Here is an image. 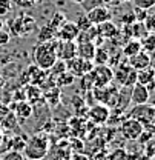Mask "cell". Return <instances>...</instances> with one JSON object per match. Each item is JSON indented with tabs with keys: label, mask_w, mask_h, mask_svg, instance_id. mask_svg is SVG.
<instances>
[{
	"label": "cell",
	"mask_w": 155,
	"mask_h": 160,
	"mask_svg": "<svg viewBox=\"0 0 155 160\" xmlns=\"http://www.w3.org/2000/svg\"><path fill=\"white\" fill-rule=\"evenodd\" d=\"M3 83H5V79H3V77H2V74H0V88L3 86Z\"/></svg>",
	"instance_id": "30"
},
{
	"label": "cell",
	"mask_w": 155,
	"mask_h": 160,
	"mask_svg": "<svg viewBox=\"0 0 155 160\" xmlns=\"http://www.w3.org/2000/svg\"><path fill=\"white\" fill-rule=\"evenodd\" d=\"M78 26L75 25V22H63L60 26L57 28V39L61 42H75V39L78 37Z\"/></svg>",
	"instance_id": "8"
},
{
	"label": "cell",
	"mask_w": 155,
	"mask_h": 160,
	"mask_svg": "<svg viewBox=\"0 0 155 160\" xmlns=\"http://www.w3.org/2000/svg\"><path fill=\"white\" fill-rule=\"evenodd\" d=\"M31 114H32V108H31V105L29 103H26V102H22L17 105V111H16V116L19 117L22 122H25V120H28L31 117Z\"/></svg>",
	"instance_id": "19"
},
{
	"label": "cell",
	"mask_w": 155,
	"mask_h": 160,
	"mask_svg": "<svg viewBox=\"0 0 155 160\" xmlns=\"http://www.w3.org/2000/svg\"><path fill=\"white\" fill-rule=\"evenodd\" d=\"M57 56L63 62H69L74 57H77V43L75 42H61L58 40L57 45Z\"/></svg>",
	"instance_id": "10"
},
{
	"label": "cell",
	"mask_w": 155,
	"mask_h": 160,
	"mask_svg": "<svg viewBox=\"0 0 155 160\" xmlns=\"http://www.w3.org/2000/svg\"><path fill=\"white\" fill-rule=\"evenodd\" d=\"M86 17H88L89 23L92 26H98V25H101L104 22H109V20L112 19V12H111L109 8H106L103 5H97V6L88 9Z\"/></svg>",
	"instance_id": "6"
},
{
	"label": "cell",
	"mask_w": 155,
	"mask_h": 160,
	"mask_svg": "<svg viewBox=\"0 0 155 160\" xmlns=\"http://www.w3.org/2000/svg\"><path fill=\"white\" fill-rule=\"evenodd\" d=\"M56 34H57V28H52V23H49L43 26L39 32V42H49L56 37Z\"/></svg>",
	"instance_id": "18"
},
{
	"label": "cell",
	"mask_w": 155,
	"mask_h": 160,
	"mask_svg": "<svg viewBox=\"0 0 155 160\" xmlns=\"http://www.w3.org/2000/svg\"><path fill=\"white\" fill-rule=\"evenodd\" d=\"M75 25L78 26V29L80 31H86V29H89L92 25L89 23V20L86 17V14H81L80 17H77V22H75Z\"/></svg>",
	"instance_id": "26"
},
{
	"label": "cell",
	"mask_w": 155,
	"mask_h": 160,
	"mask_svg": "<svg viewBox=\"0 0 155 160\" xmlns=\"http://www.w3.org/2000/svg\"><path fill=\"white\" fill-rule=\"evenodd\" d=\"M123 137L128 140H138L143 136V131H144V126L141 122H138L137 119H128L121 123V128H120Z\"/></svg>",
	"instance_id": "5"
},
{
	"label": "cell",
	"mask_w": 155,
	"mask_h": 160,
	"mask_svg": "<svg viewBox=\"0 0 155 160\" xmlns=\"http://www.w3.org/2000/svg\"><path fill=\"white\" fill-rule=\"evenodd\" d=\"M132 2H134L135 8L144 9V11H149L155 6V0H132Z\"/></svg>",
	"instance_id": "24"
},
{
	"label": "cell",
	"mask_w": 155,
	"mask_h": 160,
	"mask_svg": "<svg viewBox=\"0 0 155 160\" xmlns=\"http://www.w3.org/2000/svg\"><path fill=\"white\" fill-rule=\"evenodd\" d=\"M11 39V34L6 28H0V46H5L8 45V42Z\"/></svg>",
	"instance_id": "27"
},
{
	"label": "cell",
	"mask_w": 155,
	"mask_h": 160,
	"mask_svg": "<svg viewBox=\"0 0 155 160\" xmlns=\"http://www.w3.org/2000/svg\"><path fill=\"white\" fill-rule=\"evenodd\" d=\"M74 82H75V77H74V74L69 72V71H63L61 74H58L57 80H56L57 86H69V85H72Z\"/></svg>",
	"instance_id": "22"
},
{
	"label": "cell",
	"mask_w": 155,
	"mask_h": 160,
	"mask_svg": "<svg viewBox=\"0 0 155 160\" xmlns=\"http://www.w3.org/2000/svg\"><path fill=\"white\" fill-rule=\"evenodd\" d=\"M12 9V3L11 0H0V19L8 16Z\"/></svg>",
	"instance_id": "25"
},
{
	"label": "cell",
	"mask_w": 155,
	"mask_h": 160,
	"mask_svg": "<svg viewBox=\"0 0 155 160\" xmlns=\"http://www.w3.org/2000/svg\"><path fill=\"white\" fill-rule=\"evenodd\" d=\"M25 156L29 160H41L49 151V139L46 134H34L25 143Z\"/></svg>",
	"instance_id": "2"
},
{
	"label": "cell",
	"mask_w": 155,
	"mask_h": 160,
	"mask_svg": "<svg viewBox=\"0 0 155 160\" xmlns=\"http://www.w3.org/2000/svg\"><path fill=\"white\" fill-rule=\"evenodd\" d=\"M69 160H89L85 154H72L71 157H69Z\"/></svg>",
	"instance_id": "29"
},
{
	"label": "cell",
	"mask_w": 155,
	"mask_h": 160,
	"mask_svg": "<svg viewBox=\"0 0 155 160\" xmlns=\"http://www.w3.org/2000/svg\"><path fill=\"white\" fill-rule=\"evenodd\" d=\"M137 83L144 85L151 91L154 88V83H155V71L151 69V68L143 69V71H137Z\"/></svg>",
	"instance_id": "14"
},
{
	"label": "cell",
	"mask_w": 155,
	"mask_h": 160,
	"mask_svg": "<svg viewBox=\"0 0 155 160\" xmlns=\"http://www.w3.org/2000/svg\"><path fill=\"white\" fill-rule=\"evenodd\" d=\"M45 100H46L51 106H57L58 102H60V89H58L57 86L49 88V89L45 92Z\"/></svg>",
	"instance_id": "20"
},
{
	"label": "cell",
	"mask_w": 155,
	"mask_h": 160,
	"mask_svg": "<svg viewBox=\"0 0 155 160\" xmlns=\"http://www.w3.org/2000/svg\"><path fill=\"white\" fill-rule=\"evenodd\" d=\"M95 45L94 42H83V43H77V57L83 60H89L92 62L94 54H95Z\"/></svg>",
	"instance_id": "13"
},
{
	"label": "cell",
	"mask_w": 155,
	"mask_h": 160,
	"mask_svg": "<svg viewBox=\"0 0 155 160\" xmlns=\"http://www.w3.org/2000/svg\"><path fill=\"white\" fill-rule=\"evenodd\" d=\"M128 63L131 65L132 69H135V71H143V69L151 68L152 59H151V56H149L146 51L141 49L140 52H137V54H134V56H131V57L128 59Z\"/></svg>",
	"instance_id": "9"
},
{
	"label": "cell",
	"mask_w": 155,
	"mask_h": 160,
	"mask_svg": "<svg viewBox=\"0 0 155 160\" xmlns=\"http://www.w3.org/2000/svg\"><path fill=\"white\" fill-rule=\"evenodd\" d=\"M97 32H98V37H104V39H112V37H115L117 32H118V29H117V26L109 20V22H104V23H101V25H98L97 26Z\"/></svg>",
	"instance_id": "15"
},
{
	"label": "cell",
	"mask_w": 155,
	"mask_h": 160,
	"mask_svg": "<svg viewBox=\"0 0 155 160\" xmlns=\"http://www.w3.org/2000/svg\"><path fill=\"white\" fill-rule=\"evenodd\" d=\"M141 51V43H140V40L138 39H129L126 43H124V46H123V54L129 59L131 56H134L137 52H140Z\"/></svg>",
	"instance_id": "17"
},
{
	"label": "cell",
	"mask_w": 155,
	"mask_h": 160,
	"mask_svg": "<svg viewBox=\"0 0 155 160\" xmlns=\"http://www.w3.org/2000/svg\"><path fill=\"white\" fill-rule=\"evenodd\" d=\"M74 2H75V3H83L85 0H74Z\"/></svg>",
	"instance_id": "31"
},
{
	"label": "cell",
	"mask_w": 155,
	"mask_h": 160,
	"mask_svg": "<svg viewBox=\"0 0 155 160\" xmlns=\"http://www.w3.org/2000/svg\"><path fill=\"white\" fill-rule=\"evenodd\" d=\"M134 17H135V22H144L146 19V16H148V11H144V9H140V8H134Z\"/></svg>",
	"instance_id": "28"
},
{
	"label": "cell",
	"mask_w": 155,
	"mask_h": 160,
	"mask_svg": "<svg viewBox=\"0 0 155 160\" xmlns=\"http://www.w3.org/2000/svg\"><path fill=\"white\" fill-rule=\"evenodd\" d=\"M57 40H49V42H40L39 45L34 46L32 51V59H34V65L39 66L40 69L48 71L54 66V63L58 60L57 56Z\"/></svg>",
	"instance_id": "1"
},
{
	"label": "cell",
	"mask_w": 155,
	"mask_h": 160,
	"mask_svg": "<svg viewBox=\"0 0 155 160\" xmlns=\"http://www.w3.org/2000/svg\"><path fill=\"white\" fill-rule=\"evenodd\" d=\"M68 65H66V69L69 71V72H72L74 74V77H83V76H88L91 71H92V68H94V65H92V62H89V60H83L80 59V57H74L72 60H69V62H66Z\"/></svg>",
	"instance_id": "7"
},
{
	"label": "cell",
	"mask_w": 155,
	"mask_h": 160,
	"mask_svg": "<svg viewBox=\"0 0 155 160\" xmlns=\"http://www.w3.org/2000/svg\"><path fill=\"white\" fill-rule=\"evenodd\" d=\"M151 97V91L144 86V85H140L135 83L132 86V91H131V102L134 105H146L149 102Z\"/></svg>",
	"instance_id": "11"
},
{
	"label": "cell",
	"mask_w": 155,
	"mask_h": 160,
	"mask_svg": "<svg viewBox=\"0 0 155 160\" xmlns=\"http://www.w3.org/2000/svg\"><path fill=\"white\" fill-rule=\"evenodd\" d=\"M114 79L121 85V86H134L137 83V71L131 68V65L128 62L120 63L114 71Z\"/></svg>",
	"instance_id": "4"
},
{
	"label": "cell",
	"mask_w": 155,
	"mask_h": 160,
	"mask_svg": "<svg viewBox=\"0 0 155 160\" xmlns=\"http://www.w3.org/2000/svg\"><path fill=\"white\" fill-rule=\"evenodd\" d=\"M140 43H141V49L146 51L148 54L155 52V32H146L140 39Z\"/></svg>",
	"instance_id": "16"
},
{
	"label": "cell",
	"mask_w": 155,
	"mask_h": 160,
	"mask_svg": "<svg viewBox=\"0 0 155 160\" xmlns=\"http://www.w3.org/2000/svg\"><path fill=\"white\" fill-rule=\"evenodd\" d=\"M92 62H94L95 65H106V63L109 62V52H108V49L97 46V48H95V54H94Z\"/></svg>",
	"instance_id": "21"
},
{
	"label": "cell",
	"mask_w": 155,
	"mask_h": 160,
	"mask_svg": "<svg viewBox=\"0 0 155 160\" xmlns=\"http://www.w3.org/2000/svg\"><path fill=\"white\" fill-rule=\"evenodd\" d=\"M92 85L97 88H106L114 80V71L106 65H97V68H92V71L88 74Z\"/></svg>",
	"instance_id": "3"
},
{
	"label": "cell",
	"mask_w": 155,
	"mask_h": 160,
	"mask_svg": "<svg viewBox=\"0 0 155 160\" xmlns=\"http://www.w3.org/2000/svg\"><path fill=\"white\" fill-rule=\"evenodd\" d=\"M109 114H111V111H109V108L104 106V105H95V106H92L91 111H89L91 120L98 123V125L106 123L108 119H109Z\"/></svg>",
	"instance_id": "12"
},
{
	"label": "cell",
	"mask_w": 155,
	"mask_h": 160,
	"mask_svg": "<svg viewBox=\"0 0 155 160\" xmlns=\"http://www.w3.org/2000/svg\"><path fill=\"white\" fill-rule=\"evenodd\" d=\"M143 25H144L148 32H155V12H148Z\"/></svg>",
	"instance_id": "23"
}]
</instances>
